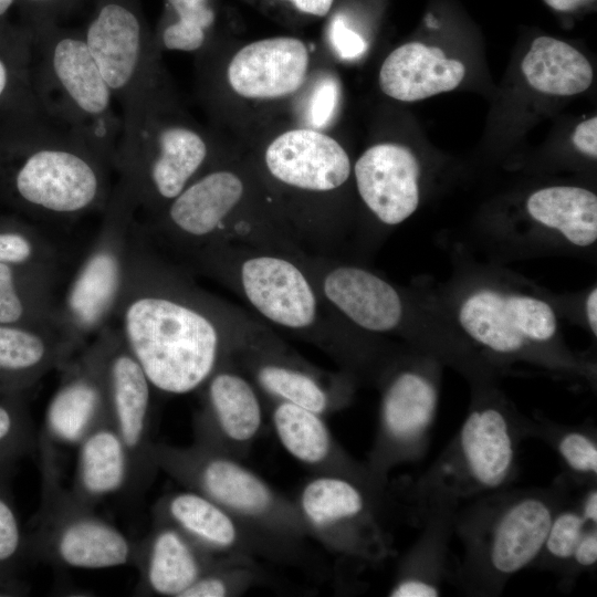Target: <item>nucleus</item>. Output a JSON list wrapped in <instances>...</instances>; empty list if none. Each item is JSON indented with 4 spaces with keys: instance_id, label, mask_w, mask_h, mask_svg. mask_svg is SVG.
<instances>
[{
    "instance_id": "obj_44",
    "label": "nucleus",
    "mask_w": 597,
    "mask_h": 597,
    "mask_svg": "<svg viewBox=\"0 0 597 597\" xmlns=\"http://www.w3.org/2000/svg\"><path fill=\"white\" fill-rule=\"evenodd\" d=\"M439 588L419 577H402L389 590L391 597H434Z\"/></svg>"
},
{
    "instance_id": "obj_22",
    "label": "nucleus",
    "mask_w": 597,
    "mask_h": 597,
    "mask_svg": "<svg viewBox=\"0 0 597 597\" xmlns=\"http://www.w3.org/2000/svg\"><path fill=\"white\" fill-rule=\"evenodd\" d=\"M237 363L269 401L289 402L325 417L348 398L344 377H327L289 355L279 339L248 350Z\"/></svg>"
},
{
    "instance_id": "obj_51",
    "label": "nucleus",
    "mask_w": 597,
    "mask_h": 597,
    "mask_svg": "<svg viewBox=\"0 0 597 597\" xmlns=\"http://www.w3.org/2000/svg\"><path fill=\"white\" fill-rule=\"evenodd\" d=\"M17 0H0V18L7 17L10 9L15 4Z\"/></svg>"
},
{
    "instance_id": "obj_45",
    "label": "nucleus",
    "mask_w": 597,
    "mask_h": 597,
    "mask_svg": "<svg viewBox=\"0 0 597 597\" xmlns=\"http://www.w3.org/2000/svg\"><path fill=\"white\" fill-rule=\"evenodd\" d=\"M575 147L590 158L597 157V118L591 117L577 125L573 135Z\"/></svg>"
},
{
    "instance_id": "obj_30",
    "label": "nucleus",
    "mask_w": 597,
    "mask_h": 597,
    "mask_svg": "<svg viewBox=\"0 0 597 597\" xmlns=\"http://www.w3.org/2000/svg\"><path fill=\"white\" fill-rule=\"evenodd\" d=\"M129 478L125 448L113 422L94 428L78 444L72 493L95 507L111 495H124Z\"/></svg>"
},
{
    "instance_id": "obj_47",
    "label": "nucleus",
    "mask_w": 597,
    "mask_h": 597,
    "mask_svg": "<svg viewBox=\"0 0 597 597\" xmlns=\"http://www.w3.org/2000/svg\"><path fill=\"white\" fill-rule=\"evenodd\" d=\"M580 566H593L597 562V531L596 528L585 530L578 541L573 556Z\"/></svg>"
},
{
    "instance_id": "obj_9",
    "label": "nucleus",
    "mask_w": 597,
    "mask_h": 597,
    "mask_svg": "<svg viewBox=\"0 0 597 597\" xmlns=\"http://www.w3.org/2000/svg\"><path fill=\"white\" fill-rule=\"evenodd\" d=\"M31 87L40 109L113 159L122 132L115 97L80 29L60 23L32 32Z\"/></svg>"
},
{
    "instance_id": "obj_37",
    "label": "nucleus",
    "mask_w": 597,
    "mask_h": 597,
    "mask_svg": "<svg viewBox=\"0 0 597 597\" xmlns=\"http://www.w3.org/2000/svg\"><path fill=\"white\" fill-rule=\"evenodd\" d=\"M38 442L27 392L0 391V470L38 451Z\"/></svg>"
},
{
    "instance_id": "obj_14",
    "label": "nucleus",
    "mask_w": 597,
    "mask_h": 597,
    "mask_svg": "<svg viewBox=\"0 0 597 597\" xmlns=\"http://www.w3.org/2000/svg\"><path fill=\"white\" fill-rule=\"evenodd\" d=\"M82 32L102 76L122 107L163 70L140 0H95Z\"/></svg>"
},
{
    "instance_id": "obj_16",
    "label": "nucleus",
    "mask_w": 597,
    "mask_h": 597,
    "mask_svg": "<svg viewBox=\"0 0 597 597\" xmlns=\"http://www.w3.org/2000/svg\"><path fill=\"white\" fill-rule=\"evenodd\" d=\"M380 365L379 434L371 470L383 472L431 426L439 400L437 357L418 350Z\"/></svg>"
},
{
    "instance_id": "obj_28",
    "label": "nucleus",
    "mask_w": 597,
    "mask_h": 597,
    "mask_svg": "<svg viewBox=\"0 0 597 597\" xmlns=\"http://www.w3.org/2000/svg\"><path fill=\"white\" fill-rule=\"evenodd\" d=\"M464 73V65L447 59L440 48L408 42L385 59L378 83L387 96L415 102L455 88Z\"/></svg>"
},
{
    "instance_id": "obj_15",
    "label": "nucleus",
    "mask_w": 597,
    "mask_h": 597,
    "mask_svg": "<svg viewBox=\"0 0 597 597\" xmlns=\"http://www.w3.org/2000/svg\"><path fill=\"white\" fill-rule=\"evenodd\" d=\"M103 342L111 418L125 448L129 478L123 498L138 503L150 488L158 468L153 459V392L143 367L118 328L105 326Z\"/></svg>"
},
{
    "instance_id": "obj_2",
    "label": "nucleus",
    "mask_w": 597,
    "mask_h": 597,
    "mask_svg": "<svg viewBox=\"0 0 597 597\" xmlns=\"http://www.w3.org/2000/svg\"><path fill=\"white\" fill-rule=\"evenodd\" d=\"M113 170L108 155L35 100L0 114V205L36 220L73 221L104 209Z\"/></svg>"
},
{
    "instance_id": "obj_6",
    "label": "nucleus",
    "mask_w": 597,
    "mask_h": 597,
    "mask_svg": "<svg viewBox=\"0 0 597 597\" xmlns=\"http://www.w3.org/2000/svg\"><path fill=\"white\" fill-rule=\"evenodd\" d=\"M143 228L187 254L221 243L303 252L251 163L224 155Z\"/></svg>"
},
{
    "instance_id": "obj_24",
    "label": "nucleus",
    "mask_w": 597,
    "mask_h": 597,
    "mask_svg": "<svg viewBox=\"0 0 597 597\" xmlns=\"http://www.w3.org/2000/svg\"><path fill=\"white\" fill-rule=\"evenodd\" d=\"M219 558L202 549L177 527L154 520L153 530L138 543V591L144 595L182 597Z\"/></svg>"
},
{
    "instance_id": "obj_17",
    "label": "nucleus",
    "mask_w": 597,
    "mask_h": 597,
    "mask_svg": "<svg viewBox=\"0 0 597 597\" xmlns=\"http://www.w3.org/2000/svg\"><path fill=\"white\" fill-rule=\"evenodd\" d=\"M154 520L177 527L218 557H263L277 562L298 557V551L259 534L207 496L188 489L161 496L155 504Z\"/></svg>"
},
{
    "instance_id": "obj_26",
    "label": "nucleus",
    "mask_w": 597,
    "mask_h": 597,
    "mask_svg": "<svg viewBox=\"0 0 597 597\" xmlns=\"http://www.w3.org/2000/svg\"><path fill=\"white\" fill-rule=\"evenodd\" d=\"M78 347L61 327L0 324V391L28 392L52 369H61Z\"/></svg>"
},
{
    "instance_id": "obj_23",
    "label": "nucleus",
    "mask_w": 597,
    "mask_h": 597,
    "mask_svg": "<svg viewBox=\"0 0 597 597\" xmlns=\"http://www.w3.org/2000/svg\"><path fill=\"white\" fill-rule=\"evenodd\" d=\"M420 175L415 154L396 143L370 146L357 158L352 170L362 203L386 228L401 224L417 211Z\"/></svg>"
},
{
    "instance_id": "obj_8",
    "label": "nucleus",
    "mask_w": 597,
    "mask_h": 597,
    "mask_svg": "<svg viewBox=\"0 0 597 597\" xmlns=\"http://www.w3.org/2000/svg\"><path fill=\"white\" fill-rule=\"evenodd\" d=\"M298 241L332 245L341 238L331 203L352 178L344 146L325 130L295 126L265 140L251 161Z\"/></svg>"
},
{
    "instance_id": "obj_42",
    "label": "nucleus",
    "mask_w": 597,
    "mask_h": 597,
    "mask_svg": "<svg viewBox=\"0 0 597 597\" xmlns=\"http://www.w3.org/2000/svg\"><path fill=\"white\" fill-rule=\"evenodd\" d=\"M558 451L572 470L596 475L597 446L587 434L577 431L565 433L558 442Z\"/></svg>"
},
{
    "instance_id": "obj_11",
    "label": "nucleus",
    "mask_w": 597,
    "mask_h": 597,
    "mask_svg": "<svg viewBox=\"0 0 597 597\" xmlns=\"http://www.w3.org/2000/svg\"><path fill=\"white\" fill-rule=\"evenodd\" d=\"M38 452L41 502L25 532L28 561L82 569L136 566L138 543L62 488L52 444L39 440Z\"/></svg>"
},
{
    "instance_id": "obj_20",
    "label": "nucleus",
    "mask_w": 597,
    "mask_h": 597,
    "mask_svg": "<svg viewBox=\"0 0 597 597\" xmlns=\"http://www.w3.org/2000/svg\"><path fill=\"white\" fill-rule=\"evenodd\" d=\"M530 227L509 247L522 252H590L597 242V196L556 185L532 192L525 203Z\"/></svg>"
},
{
    "instance_id": "obj_13",
    "label": "nucleus",
    "mask_w": 597,
    "mask_h": 597,
    "mask_svg": "<svg viewBox=\"0 0 597 597\" xmlns=\"http://www.w3.org/2000/svg\"><path fill=\"white\" fill-rule=\"evenodd\" d=\"M199 54L202 94L212 109L229 97L250 104L287 101L312 73L308 45L291 35L249 42L226 57L211 45Z\"/></svg>"
},
{
    "instance_id": "obj_50",
    "label": "nucleus",
    "mask_w": 597,
    "mask_h": 597,
    "mask_svg": "<svg viewBox=\"0 0 597 597\" xmlns=\"http://www.w3.org/2000/svg\"><path fill=\"white\" fill-rule=\"evenodd\" d=\"M547 6L557 11H573L591 0H544Z\"/></svg>"
},
{
    "instance_id": "obj_46",
    "label": "nucleus",
    "mask_w": 597,
    "mask_h": 597,
    "mask_svg": "<svg viewBox=\"0 0 597 597\" xmlns=\"http://www.w3.org/2000/svg\"><path fill=\"white\" fill-rule=\"evenodd\" d=\"M577 315L589 334L597 337V286H590L579 298Z\"/></svg>"
},
{
    "instance_id": "obj_43",
    "label": "nucleus",
    "mask_w": 597,
    "mask_h": 597,
    "mask_svg": "<svg viewBox=\"0 0 597 597\" xmlns=\"http://www.w3.org/2000/svg\"><path fill=\"white\" fill-rule=\"evenodd\" d=\"M331 36L335 51L344 59L357 57L366 50L364 39L343 22L333 25Z\"/></svg>"
},
{
    "instance_id": "obj_19",
    "label": "nucleus",
    "mask_w": 597,
    "mask_h": 597,
    "mask_svg": "<svg viewBox=\"0 0 597 597\" xmlns=\"http://www.w3.org/2000/svg\"><path fill=\"white\" fill-rule=\"evenodd\" d=\"M60 370L61 381L46 407L39 440L78 446L94 428L112 421L100 333Z\"/></svg>"
},
{
    "instance_id": "obj_31",
    "label": "nucleus",
    "mask_w": 597,
    "mask_h": 597,
    "mask_svg": "<svg viewBox=\"0 0 597 597\" xmlns=\"http://www.w3.org/2000/svg\"><path fill=\"white\" fill-rule=\"evenodd\" d=\"M55 279L33 268L0 262V324L61 327L52 297Z\"/></svg>"
},
{
    "instance_id": "obj_21",
    "label": "nucleus",
    "mask_w": 597,
    "mask_h": 597,
    "mask_svg": "<svg viewBox=\"0 0 597 597\" xmlns=\"http://www.w3.org/2000/svg\"><path fill=\"white\" fill-rule=\"evenodd\" d=\"M367 485L333 474H314L308 479L302 485L295 504L310 535L335 552H365V531L371 525Z\"/></svg>"
},
{
    "instance_id": "obj_3",
    "label": "nucleus",
    "mask_w": 597,
    "mask_h": 597,
    "mask_svg": "<svg viewBox=\"0 0 597 597\" xmlns=\"http://www.w3.org/2000/svg\"><path fill=\"white\" fill-rule=\"evenodd\" d=\"M432 293L472 352L480 349L502 360L576 367L561 328L566 301L523 277L458 255L451 277Z\"/></svg>"
},
{
    "instance_id": "obj_36",
    "label": "nucleus",
    "mask_w": 597,
    "mask_h": 597,
    "mask_svg": "<svg viewBox=\"0 0 597 597\" xmlns=\"http://www.w3.org/2000/svg\"><path fill=\"white\" fill-rule=\"evenodd\" d=\"M0 262L33 268L56 277L59 254L35 227L21 218L0 214Z\"/></svg>"
},
{
    "instance_id": "obj_12",
    "label": "nucleus",
    "mask_w": 597,
    "mask_h": 597,
    "mask_svg": "<svg viewBox=\"0 0 597 597\" xmlns=\"http://www.w3.org/2000/svg\"><path fill=\"white\" fill-rule=\"evenodd\" d=\"M136 213L132 197L116 181L103 209L97 235L57 306L60 325L77 347L114 317L142 233Z\"/></svg>"
},
{
    "instance_id": "obj_25",
    "label": "nucleus",
    "mask_w": 597,
    "mask_h": 597,
    "mask_svg": "<svg viewBox=\"0 0 597 597\" xmlns=\"http://www.w3.org/2000/svg\"><path fill=\"white\" fill-rule=\"evenodd\" d=\"M270 406L275 436L293 459L314 474L342 475L368 484L366 471L343 451L323 415L284 401H270Z\"/></svg>"
},
{
    "instance_id": "obj_10",
    "label": "nucleus",
    "mask_w": 597,
    "mask_h": 597,
    "mask_svg": "<svg viewBox=\"0 0 597 597\" xmlns=\"http://www.w3.org/2000/svg\"><path fill=\"white\" fill-rule=\"evenodd\" d=\"M151 454L158 470L259 534L297 551L311 536L295 501L280 494L239 459L196 442L189 447L154 442Z\"/></svg>"
},
{
    "instance_id": "obj_32",
    "label": "nucleus",
    "mask_w": 597,
    "mask_h": 597,
    "mask_svg": "<svg viewBox=\"0 0 597 597\" xmlns=\"http://www.w3.org/2000/svg\"><path fill=\"white\" fill-rule=\"evenodd\" d=\"M521 66L528 84L545 94L575 95L593 82L588 60L574 46L551 36L535 39Z\"/></svg>"
},
{
    "instance_id": "obj_48",
    "label": "nucleus",
    "mask_w": 597,
    "mask_h": 597,
    "mask_svg": "<svg viewBox=\"0 0 597 597\" xmlns=\"http://www.w3.org/2000/svg\"><path fill=\"white\" fill-rule=\"evenodd\" d=\"M301 13L322 18L332 9L334 0H286Z\"/></svg>"
},
{
    "instance_id": "obj_49",
    "label": "nucleus",
    "mask_w": 597,
    "mask_h": 597,
    "mask_svg": "<svg viewBox=\"0 0 597 597\" xmlns=\"http://www.w3.org/2000/svg\"><path fill=\"white\" fill-rule=\"evenodd\" d=\"M580 514L586 522L597 523V492L595 489L585 496Z\"/></svg>"
},
{
    "instance_id": "obj_34",
    "label": "nucleus",
    "mask_w": 597,
    "mask_h": 597,
    "mask_svg": "<svg viewBox=\"0 0 597 597\" xmlns=\"http://www.w3.org/2000/svg\"><path fill=\"white\" fill-rule=\"evenodd\" d=\"M32 34L0 18V114L34 100L31 87Z\"/></svg>"
},
{
    "instance_id": "obj_1",
    "label": "nucleus",
    "mask_w": 597,
    "mask_h": 597,
    "mask_svg": "<svg viewBox=\"0 0 597 597\" xmlns=\"http://www.w3.org/2000/svg\"><path fill=\"white\" fill-rule=\"evenodd\" d=\"M114 316L155 391L165 396L200 390L218 369L277 338L149 251L143 231Z\"/></svg>"
},
{
    "instance_id": "obj_41",
    "label": "nucleus",
    "mask_w": 597,
    "mask_h": 597,
    "mask_svg": "<svg viewBox=\"0 0 597 597\" xmlns=\"http://www.w3.org/2000/svg\"><path fill=\"white\" fill-rule=\"evenodd\" d=\"M86 0H17L22 23L31 33L72 13Z\"/></svg>"
},
{
    "instance_id": "obj_39",
    "label": "nucleus",
    "mask_w": 597,
    "mask_h": 597,
    "mask_svg": "<svg viewBox=\"0 0 597 597\" xmlns=\"http://www.w3.org/2000/svg\"><path fill=\"white\" fill-rule=\"evenodd\" d=\"M307 93L301 103L302 125L325 130L334 121L341 103V84L327 72L311 76L304 86Z\"/></svg>"
},
{
    "instance_id": "obj_18",
    "label": "nucleus",
    "mask_w": 597,
    "mask_h": 597,
    "mask_svg": "<svg viewBox=\"0 0 597 597\" xmlns=\"http://www.w3.org/2000/svg\"><path fill=\"white\" fill-rule=\"evenodd\" d=\"M200 391L195 442L241 460L263 428V396L235 364L213 373Z\"/></svg>"
},
{
    "instance_id": "obj_5",
    "label": "nucleus",
    "mask_w": 597,
    "mask_h": 597,
    "mask_svg": "<svg viewBox=\"0 0 597 597\" xmlns=\"http://www.w3.org/2000/svg\"><path fill=\"white\" fill-rule=\"evenodd\" d=\"M122 109L114 170L137 210L154 217L223 154L184 112L164 69Z\"/></svg>"
},
{
    "instance_id": "obj_27",
    "label": "nucleus",
    "mask_w": 597,
    "mask_h": 597,
    "mask_svg": "<svg viewBox=\"0 0 597 597\" xmlns=\"http://www.w3.org/2000/svg\"><path fill=\"white\" fill-rule=\"evenodd\" d=\"M465 472L482 489H495L510 476L514 440L504 410L495 402H479L467 416L459 434Z\"/></svg>"
},
{
    "instance_id": "obj_29",
    "label": "nucleus",
    "mask_w": 597,
    "mask_h": 597,
    "mask_svg": "<svg viewBox=\"0 0 597 597\" xmlns=\"http://www.w3.org/2000/svg\"><path fill=\"white\" fill-rule=\"evenodd\" d=\"M553 510L543 499L528 496L511 504L499 517L489 544L490 565L499 575H513L544 549Z\"/></svg>"
},
{
    "instance_id": "obj_7",
    "label": "nucleus",
    "mask_w": 597,
    "mask_h": 597,
    "mask_svg": "<svg viewBox=\"0 0 597 597\" xmlns=\"http://www.w3.org/2000/svg\"><path fill=\"white\" fill-rule=\"evenodd\" d=\"M304 262L329 311L352 329L401 338L437 358L472 353L432 290L400 286L358 263L306 254Z\"/></svg>"
},
{
    "instance_id": "obj_35",
    "label": "nucleus",
    "mask_w": 597,
    "mask_h": 597,
    "mask_svg": "<svg viewBox=\"0 0 597 597\" xmlns=\"http://www.w3.org/2000/svg\"><path fill=\"white\" fill-rule=\"evenodd\" d=\"M12 469L0 470V596H21L29 587L19 578L25 561V532L10 489Z\"/></svg>"
},
{
    "instance_id": "obj_33",
    "label": "nucleus",
    "mask_w": 597,
    "mask_h": 597,
    "mask_svg": "<svg viewBox=\"0 0 597 597\" xmlns=\"http://www.w3.org/2000/svg\"><path fill=\"white\" fill-rule=\"evenodd\" d=\"M166 11L153 32L157 53L202 52L212 42L213 0H165Z\"/></svg>"
},
{
    "instance_id": "obj_4",
    "label": "nucleus",
    "mask_w": 597,
    "mask_h": 597,
    "mask_svg": "<svg viewBox=\"0 0 597 597\" xmlns=\"http://www.w3.org/2000/svg\"><path fill=\"white\" fill-rule=\"evenodd\" d=\"M188 255L265 323L315 344L347 369L355 367L363 337L329 311L304 263V252L221 243Z\"/></svg>"
},
{
    "instance_id": "obj_38",
    "label": "nucleus",
    "mask_w": 597,
    "mask_h": 597,
    "mask_svg": "<svg viewBox=\"0 0 597 597\" xmlns=\"http://www.w3.org/2000/svg\"><path fill=\"white\" fill-rule=\"evenodd\" d=\"M255 559L222 556L202 574L182 597H233L244 594L260 578Z\"/></svg>"
},
{
    "instance_id": "obj_40",
    "label": "nucleus",
    "mask_w": 597,
    "mask_h": 597,
    "mask_svg": "<svg viewBox=\"0 0 597 597\" xmlns=\"http://www.w3.org/2000/svg\"><path fill=\"white\" fill-rule=\"evenodd\" d=\"M585 525L586 521L578 512L565 511L553 516L544 549L559 559L572 558L574 549L586 530Z\"/></svg>"
}]
</instances>
